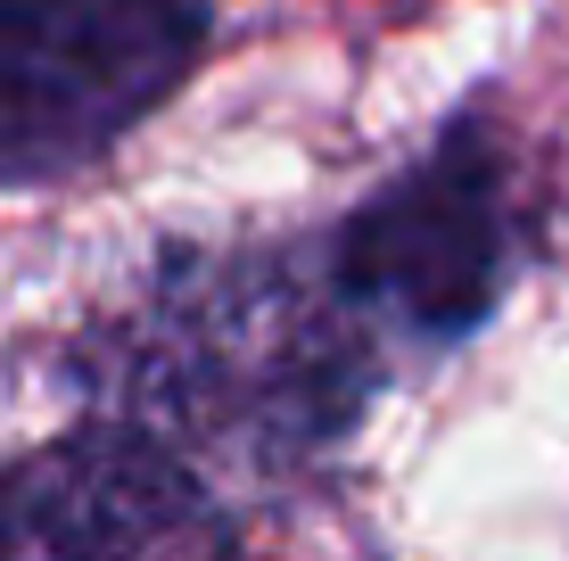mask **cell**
<instances>
[{
  "label": "cell",
  "mask_w": 569,
  "mask_h": 561,
  "mask_svg": "<svg viewBox=\"0 0 569 561\" xmlns=\"http://www.w3.org/2000/svg\"><path fill=\"white\" fill-rule=\"evenodd\" d=\"M561 158L503 74L470 83L421 149L322 223V257L356 314L405 363H455L503 322L520 281L553 264Z\"/></svg>",
  "instance_id": "obj_2"
},
{
  "label": "cell",
  "mask_w": 569,
  "mask_h": 561,
  "mask_svg": "<svg viewBox=\"0 0 569 561\" xmlns=\"http://www.w3.org/2000/svg\"><path fill=\"white\" fill-rule=\"evenodd\" d=\"M42 380L67 404L124 413L182 447L257 520V504L330 495L397 389V355L330 273L322 223L231 240L157 231L50 347Z\"/></svg>",
  "instance_id": "obj_1"
},
{
  "label": "cell",
  "mask_w": 569,
  "mask_h": 561,
  "mask_svg": "<svg viewBox=\"0 0 569 561\" xmlns=\"http://www.w3.org/2000/svg\"><path fill=\"white\" fill-rule=\"evenodd\" d=\"M257 520L124 413L74 404L67 430L0 462V561H231L257 545Z\"/></svg>",
  "instance_id": "obj_4"
},
{
  "label": "cell",
  "mask_w": 569,
  "mask_h": 561,
  "mask_svg": "<svg viewBox=\"0 0 569 561\" xmlns=\"http://www.w3.org/2000/svg\"><path fill=\"white\" fill-rule=\"evenodd\" d=\"M214 42L223 0H0V199L108 173Z\"/></svg>",
  "instance_id": "obj_3"
},
{
  "label": "cell",
  "mask_w": 569,
  "mask_h": 561,
  "mask_svg": "<svg viewBox=\"0 0 569 561\" xmlns=\"http://www.w3.org/2000/svg\"><path fill=\"white\" fill-rule=\"evenodd\" d=\"M371 9H397V17H421V9H438V0H371Z\"/></svg>",
  "instance_id": "obj_5"
}]
</instances>
